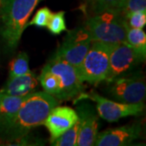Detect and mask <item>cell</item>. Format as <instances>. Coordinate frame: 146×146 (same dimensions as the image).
<instances>
[{
	"label": "cell",
	"mask_w": 146,
	"mask_h": 146,
	"mask_svg": "<svg viewBox=\"0 0 146 146\" xmlns=\"http://www.w3.org/2000/svg\"><path fill=\"white\" fill-rule=\"evenodd\" d=\"M58 100L46 92H33L27 96L13 115L0 118V140L14 142L21 140L35 127L43 124Z\"/></svg>",
	"instance_id": "1"
},
{
	"label": "cell",
	"mask_w": 146,
	"mask_h": 146,
	"mask_svg": "<svg viewBox=\"0 0 146 146\" xmlns=\"http://www.w3.org/2000/svg\"><path fill=\"white\" fill-rule=\"evenodd\" d=\"M42 0H4L0 5V41L6 53L14 52L34 8Z\"/></svg>",
	"instance_id": "2"
},
{
	"label": "cell",
	"mask_w": 146,
	"mask_h": 146,
	"mask_svg": "<svg viewBox=\"0 0 146 146\" xmlns=\"http://www.w3.org/2000/svg\"><path fill=\"white\" fill-rule=\"evenodd\" d=\"M92 42L119 43L125 42L128 25L119 13L102 12L89 16L84 25Z\"/></svg>",
	"instance_id": "3"
},
{
	"label": "cell",
	"mask_w": 146,
	"mask_h": 146,
	"mask_svg": "<svg viewBox=\"0 0 146 146\" xmlns=\"http://www.w3.org/2000/svg\"><path fill=\"white\" fill-rule=\"evenodd\" d=\"M115 44L92 42L79 71L84 82L97 85L106 80L109 70L110 56Z\"/></svg>",
	"instance_id": "4"
},
{
	"label": "cell",
	"mask_w": 146,
	"mask_h": 146,
	"mask_svg": "<svg viewBox=\"0 0 146 146\" xmlns=\"http://www.w3.org/2000/svg\"><path fill=\"white\" fill-rule=\"evenodd\" d=\"M91 44L92 40L84 27H76L67 33L50 59L68 63L79 72Z\"/></svg>",
	"instance_id": "5"
},
{
	"label": "cell",
	"mask_w": 146,
	"mask_h": 146,
	"mask_svg": "<svg viewBox=\"0 0 146 146\" xmlns=\"http://www.w3.org/2000/svg\"><path fill=\"white\" fill-rule=\"evenodd\" d=\"M106 93L115 102L125 104H140L145 101V79L138 74L128 75L106 82Z\"/></svg>",
	"instance_id": "6"
},
{
	"label": "cell",
	"mask_w": 146,
	"mask_h": 146,
	"mask_svg": "<svg viewBox=\"0 0 146 146\" xmlns=\"http://www.w3.org/2000/svg\"><path fill=\"white\" fill-rule=\"evenodd\" d=\"M83 99H90L97 104V111L102 119L107 122H117L122 118L127 116H137L142 114L145 109L143 103L140 104H125L110 100L102 97L96 93L84 94L82 93L76 98V101Z\"/></svg>",
	"instance_id": "7"
},
{
	"label": "cell",
	"mask_w": 146,
	"mask_h": 146,
	"mask_svg": "<svg viewBox=\"0 0 146 146\" xmlns=\"http://www.w3.org/2000/svg\"><path fill=\"white\" fill-rule=\"evenodd\" d=\"M143 61L141 55L126 42L115 43L110 53L109 70L105 81L130 75Z\"/></svg>",
	"instance_id": "8"
},
{
	"label": "cell",
	"mask_w": 146,
	"mask_h": 146,
	"mask_svg": "<svg viewBox=\"0 0 146 146\" xmlns=\"http://www.w3.org/2000/svg\"><path fill=\"white\" fill-rule=\"evenodd\" d=\"M48 69L56 74L61 81V93L58 100L76 98L85 89L78 71L73 66L59 60L50 59L46 64Z\"/></svg>",
	"instance_id": "9"
},
{
	"label": "cell",
	"mask_w": 146,
	"mask_h": 146,
	"mask_svg": "<svg viewBox=\"0 0 146 146\" xmlns=\"http://www.w3.org/2000/svg\"><path fill=\"white\" fill-rule=\"evenodd\" d=\"M76 113L81 120V125L76 140V146H93L98 133L99 118L94 107L82 102L76 107Z\"/></svg>",
	"instance_id": "10"
},
{
	"label": "cell",
	"mask_w": 146,
	"mask_h": 146,
	"mask_svg": "<svg viewBox=\"0 0 146 146\" xmlns=\"http://www.w3.org/2000/svg\"><path fill=\"white\" fill-rule=\"evenodd\" d=\"M76 111L68 106H54L48 114L43 125L50 132V144L68 130L76 122Z\"/></svg>",
	"instance_id": "11"
},
{
	"label": "cell",
	"mask_w": 146,
	"mask_h": 146,
	"mask_svg": "<svg viewBox=\"0 0 146 146\" xmlns=\"http://www.w3.org/2000/svg\"><path fill=\"white\" fill-rule=\"evenodd\" d=\"M141 126L138 123L118 127L98 132L94 143L96 146H123L131 145L139 138Z\"/></svg>",
	"instance_id": "12"
},
{
	"label": "cell",
	"mask_w": 146,
	"mask_h": 146,
	"mask_svg": "<svg viewBox=\"0 0 146 146\" xmlns=\"http://www.w3.org/2000/svg\"><path fill=\"white\" fill-rule=\"evenodd\" d=\"M38 86V77L36 74L29 72L13 76L7 79L4 85L0 90L2 94L24 97L35 91L36 87Z\"/></svg>",
	"instance_id": "13"
},
{
	"label": "cell",
	"mask_w": 146,
	"mask_h": 146,
	"mask_svg": "<svg viewBox=\"0 0 146 146\" xmlns=\"http://www.w3.org/2000/svg\"><path fill=\"white\" fill-rule=\"evenodd\" d=\"M125 0H82L83 7L89 16L102 12L119 13Z\"/></svg>",
	"instance_id": "14"
},
{
	"label": "cell",
	"mask_w": 146,
	"mask_h": 146,
	"mask_svg": "<svg viewBox=\"0 0 146 146\" xmlns=\"http://www.w3.org/2000/svg\"><path fill=\"white\" fill-rule=\"evenodd\" d=\"M38 80L44 89V92L58 100L61 93V81L56 74L50 71L45 65L38 77Z\"/></svg>",
	"instance_id": "15"
},
{
	"label": "cell",
	"mask_w": 146,
	"mask_h": 146,
	"mask_svg": "<svg viewBox=\"0 0 146 146\" xmlns=\"http://www.w3.org/2000/svg\"><path fill=\"white\" fill-rule=\"evenodd\" d=\"M125 42L132 47L144 60H145L146 34L142 29L128 28Z\"/></svg>",
	"instance_id": "16"
},
{
	"label": "cell",
	"mask_w": 146,
	"mask_h": 146,
	"mask_svg": "<svg viewBox=\"0 0 146 146\" xmlns=\"http://www.w3.org/2000/svg\"><path fill=\"white\" fill-rule=\"evenodd\" d=\"M27 96L18 97L0 93V118H5L16 113L26 99Z\"/></svg>",
	"instance_id": "17"
},
{
	"label": "cell",
	"mask_w": 146,
	"mask_h": 146,
	"mask_svg": "<svg viewBox=\"0 0 146 146\" xmlns=\"http://www.w3.org/2000/svg\"><path fill=\"white\" fill-rule=\"evenodd\" d=\"M29 58L26 52L21 51L9 63V76H17L29 72Z\"/></svg>",
	"instance_id": "18"
},
{
	"label": "cell",
	"mask_w": 146,
	"mask_h": 146,
	"mask_svg": "<svg viewBox=\"0 0 146 146\" xmlns=\"http://www.w3.org/2000/svg\"><path fill=\"white\" fill-rule=\"evenodd\" d=\"M81 125V120L78 117L76 122L68 130L58 137L51 145L54 146H75Z\"/></svg>",
	"instance_id": "19"
},
{
	"label": "cell",
	"mask_w": 146,
	"mask_h": 146,
	"mask_svg": "<svg viewBox=\"0 0 146 146\" xmlns=\"http://www.w3.org/2000/svg\"><path fill=\"white\" fill-rule=\"evenodd\" d=\"M65 12L60 11L55 13H52L51 17L47 25V28L53 34H60L62 32L67 30L66 22H65Z\"/></svg>",
	"instance_id": "20"
},
{
	"label": "cell",
	"mask_w": 146,
	"mask_h": 146,
	"mask_svg": "<svg viewBox=\"0 0 146 146\" xmlns=\"http://www.w3.org/2000/svg\"><path fill=\"white\" fill-rule=\"evenodd\" d=\"M138 11H146V0H125L119 14L126 19L130 14Z\"/></svg>",
	"instance_id": "21"
},
{
	"label": "cell",
	"mask_w": 146,
	"mask_h": 146,
	"mask_svg": "<svg viewBox=\"0 0 146 146\" xmlns=\"http://www.w3.org/2000/svg\"><path fill=\"white\" fill-rule=\"evenodd\" d=\"M52 12L48 7H42L36 11L33 20L29 23H28V25H34L39 28L47 27Z\"/></svg>",
	"instance_id": "22"
},
{
	"label": "cell",
	"mask_w": 146,
	"mask_h": 146,
	"mask_svg": "<svg viewBox=\"0 0 146 146\" xmlns=\"http://www.w3.org/2000/svg\"><path fill=\"white\" fill-rule=\"evenodd\" d=\"M127 25L133 29H143L146 25V11H138L126 18Z\"/></svg>",
	"instance_id": "23"
},
{
	"label": "cell",
	"mask_w": 146,
	"mask_h": 146,
	"mask_svg": "<svg viewBox=\"0 0 146 146\" xmlns=\"http://www.w3.org/2000/svg\"><path fill=\"white\" fill-rule=\"evenodd\" d=\"M3 1H4V0H0V5H1V4H2V3H3Z\"/></svg>",
	"instance_id": "24"
}]
</instances>
